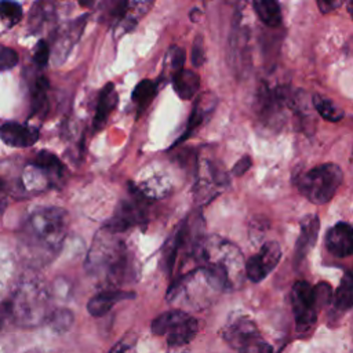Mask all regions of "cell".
Here are the masks:
<instances>
[{
  "mask_svg": "<svg viewBox=\"0 0 353 353\" xmlns=\"http://www.w3.org/2000/svg\"><path fill=\"white\" fill-rule=\"evenodd\" d=\"M197 331V320L179 309L164 312L152 321V332L160 336L164 335L171 347L188 345L196 336Z\"/></svg>",
  "mask_w": 353,
  "mask_h": 353,
  "instance_id": "5b68a950",
  "label": "cell"
},
{
  "mask_svg": "<svg viewBox=\"0 0 353 353\" xmlns=\"http://www.w3.org/2000/svg\"><path fill=\"white\" fill-rule=\"evenodd\" d=\"M117 105V92L114 90L113 83H108L99 92L98 98V105L95 109V116H94V130L98 131L101 130L106 121L112 110Z\"/></svg>",
  "mask_w": 353,
  "mask_h": 353,
  "instance_id": "2e32d148",
  "label": "cell"
},
{
  "mask_svg": "<svg viewBox=\"0 0 353 353\" xmlns=\"http://www.w3.org/2000/svg\"><path fill=\"white\" fill-rule=\"evenodd\" d=\"M109 353H131V347L125 343H117Z\"/></svg>",
  "mask_w": 353,
  "mask_h": 353,
  "instance_id": "1f68e13d",
  "label": "cell"
},
{
  "mask_svg": "<svg viewBox=\"0 0 353 353\" xmlns=\"http://www.w3.org/2000/svg\"><path fill=\"white\" fill-rule=\"evenodd\" d=\"M205 61V55H204V44H203V39L201 36H197L193 41V47H192V63L199 68L204 63Z\"/></svg>",
  "mask_w": 353,
  "mask_h": 353,
  "instance_id": "f1b7e54d",
  "label": "cell"
},
{
  "mask_svg": "<svg viewBox=\"0 0 353 353\" xmlns=\"http://www.w3.org/2000/svg\"><path fill=\"white\" fill-rule=\"evenodd\" d=\"M183 63H185V51L178 46H171L165 57L164 70H170V74L172 77L178 70L182 69Z\"/></svg>",
  "mask_w": 353,
  "mask_h": 353,
  "instance_id": "cb8c5ba5",
  "label": "cell"
},
{
  "mask_svg": "<svg viewBox=\"0 0 353 353\" xmlns=\"http://www.w3.org/2000/svg\"><path fill=\"white\" fill-rule=\"evenodd\" d=\"M222 338L237 353H272L255 323L244 316L229 320L222 328Z\"/></svg>",
  "mask_w": 353,
  "mask_h": 353,
  "instance_id": "277c9868",
  "label": "cell"
},
{
  "mask_svg": "<svg viewBox=\"0 0 353 353\" xmlns=\"http://www.w3.org/2000/svg\"><path fill=\"white\" fill-rule=\"evenodd\" d=\"M4 207H6V193H4L3 182L0 181V215L4 211Z\"/></svg>",
  "mask_w": 353,
  "mask_h": 353,
  "instance_id": "d6a6232c",
  "label": "cell"
},
{
  "mask_svg": "<svg viewBox=\"0 0 353 353\" xmlns=\"http://www.w3.org/2000/svg\"><path fill=\"white\" fill-rule=\"evenodd\" d=\"M341 4H342V1H334V0H319L317 1V7L320 8V11L323 14L334 11L335 8L341 7Z\"/></svg>",
  "mask_w": 353,
  "mask_h": 353,
  "instance_id": "4dcf8cb0",
  "label": "cell"
},
{
  "mask_svg": "<svg viewBox=\"0 0 353 353\" xmlns=\"http://www.w3.org/2000/svg\"><path fill=\"white\" fill-rule=\"evenodd\" d=\"M204 168L201 170L200 176H197V183L194 189V194L197 200H211L210 197H214L218 194L216 189H222L225 185H228V175L221 170L219 165H215V163L205 160Z\"/></svg>",
  "mask_w": 353,
  "mask_h": 353,
  "instance_id": "ba28073f",
  "label": "cell"
},
{
  "mask_svg": "<svg viewBox=\"0 0 353 353\" xmlns=\"http://www.w3.org/2000/svg\"><path fill=\"white\" fill-rule=\"evenodd\" d=\"M66 212L62 208H43L33 212L21 230L23 251L33 261L46 262L59 251L66 234Z\"/></svg>",
  "mask_w": 353,
  "mask_h": 353,
  "instance_id": "6da1fadb",
  "label": "cell"
},
{
  "mask_svg": "<svg viewBox=\"0 0 353 353\" xmlns=\"http://www.w3.org/2000/svg\"><path fill=\"white\" fill-rule=\"evenodd\" d=\"M325 248L338 258H345L353 254V226L346 222H338L328 229Z\"/></svg>",
  "mask_w": 353,
  "mask_h": 353,
  "instance_id": "30bf717a",
  "label": "cell"
},
{
  "mask_svg": "<svg viewBox=\"0 0 353 353\" xmlns=\"http://www.w3.org/2000/svg\"><path fill=\"white\" fill-rule=\"evenodd\" d=\"M0 15L15 23L22 17V7L14 1H0Z\"/></svg>",
  "mask_w": 353,
  "mask_h": 353,
  "instance_id": "484cf974",
  "label": "cell"
},
{
  "mask_svg": "<svg viewBox=\"0 0 353 353\" xmlns=\"http://www.w3.org/2000/svg\"><path fill=\"white\" fill-rule=\"evenodd\" d=\"M171 79H172V85L176 95L183 101L192 99L200 87L199 74L190 69L182 68Z\"/></svg>",
  "mask_w": 353,
  "mask_h": 353,
  "instance_id": "e0dca14e",
  "label": "cell"
},
{
  "mask_svg": "<svg viewBox=\"0 0 353 353\" xmlns=\"http://www.w3.org/2000/svg\"><path fill=\"white\" fill-rule=\"evenodd\" d=\"M48 80L46 76H40L32 85V114L39 112H44L48 108L47 91H48Z\"/></svg>",
  "mask_w": 353,
  "mask_h": 353,
  "instance_id": "7402d4cb",
  "label": "cell"
},
{
  "mask_svg": "<svg viewBox=\"0 0 353 353\" xmlns=\"http://www.w3.org/2000/svg\"><path fill=\"white\" fill-rule=\"evenodd\" d=\"M256 113L262 123L266 125L279 124L283 119V112L285 106L280 101L276 90H270L266 84H263L256 94Z\"/></svg>",
  "mask_w": 353,
  "mask_h": 353,
  "instance_id": "9c48e42d",
  "label": "cell"
},
{
  "mask_svg": "<svg viewBox=\"0 0 353 353\" xmlns=\"http://www.w3.org/2000/svg\"><path fill=\"white\" fill-rule=\"evenodd\" d=\"M334 306L342 312L353 307V272L343 274L334 294Z\"/></svg>",
  "mask_w": 353,
  "mask_h": 353,
  "instance_id": "d6986e66",
  "label": "cell"
},
{
  "mask_svg": "<svg viewBox=\"0 0 353 353\" xmlns=\"http://www.w3.org/2000/svg\"><path fill=\"white\" fill-rule=\"evenodd\" d=\"M331 298V287L320 283L312 287L307 281L299 280L291 288V306L298 331H307L317 320V310Z\"/></svg>",
  "mask_w": 353,
  "mask_h": 353,
  "instance_id": "3957f363",
  "label": "cell"
},
{
  "mask_svg": "<svg viewBox=\"0 0 353 353\" xmlns=\"http://www.w3.org/2000/svg\"><path fill=\"white\" fill-rule=\"evenodd\" d=\"M18 63V54L10 47H0V70H10Z\"/></svg>",
  "mask_w": 353,
  "mask_h": 353,
  "instance_id": "4316f807",
  "label": "cell"
},
{
  "mask_svg": "<svg viewBox=\"0 0 353 353\" xmlns=\"http://www.w3.org/2000/svg\"><path fill=\"white\" fill-rule=\"evenodd\" d=\"M87 21V14L76 18L70 23H68L62 30H59V34L55 40L54 46V63H61L68 57L69 51L72 50L73 44L79 40Z\"/></svg>",
  "mask_w": 353,
  "mask_h": 353,
  "instance_id": "4fadbf2b",
  "label": "cell"
},
{
  "mask_svg": "<svg viewBox=\"0 0 353 353\" xmlns=\"http://www.w3.org/2000/svg\"><path fill=\"white\" fill-rule=\"evenodd\" d=\"M347 8H349V12H350V15H352V18H353V1H350V3H349Z\"/></svg>",
  "mask_w": 353,
  "mask_h": 353,
  "instance_id": "836d02e7",
  "label": "cell"
},
{
  "mask_svg": "<svg viewBox=\"0 0 353 353\" xmlns=\"http://www.w3.org/2000/svg\"><path fill=\"white\" fill-rule=\"evenodd\" d=\"M312 103L316 109V112L325 120L331 121V123H336L341 121L345 116L343 110L330 98L320 95V94H314L312 97Z\"/></svg>",
  "mask_w": 353,
  "mask_h": 353,
  "instance_id": "ffe728a7",
  "label": "cell"
},
{
  "mask_svg": "<svg viewBox=\"0 0 353 353\" xmlns=\"http://www.w3.org/2000/svg\"><path fill=\"white\" fill-rule=\"evenodd\" d=\"M254 11L259 17V19L270 26L279 28L281 25V8L280 4L274 0H255L252 1Z\"/></svg>",
  "mask_w": 353,
  "mask_h": 353,
  "instance_id": "ac0fdd59",
  "label": "cell"
},
{
  "mask_svg": "<svg viewBox=\"0 0 353 353\" xmlns=\"http://www.w3.org/2000/svg\"><path fill=\"white\" fill-rule=\"evenodd\" d=\"M157 90H159L157 81H153V80H149V79L141 80L135 85L134 91H132V101L137 103L139 112L145 110L150 105L152 99L157 94Z\"/></svg>",
  "mask_w": 353,
  "mask_h": 353,
  "instance_id": "44dd1931",
  "label": "cell"
},
{
  "mask_svg": "<svg viewBox=\"0 0 353 353\" xmlns=\"http://www.w3.org/2000/svg\"><path fill=\"white\" fill-rule=\"evenodd\" d=\"M319 230H320V219L316 214L306 215L301 221V230H299V236L294 250L295 265H298L302 259H305L306 255L310 252V250L314 247L319 236Z\"/></svg>",
  "mask_w": 353,
  "mask_h": 353,
  "instance_id": "8fae6325",
  "label": "cell"
},
{
  "mask_svg": "<svg viewBox=\"0 0 353 353\" xmlns=\"http://www.w3.org/2000/svg\"><path fill=\"white\" fill-rule=\"evenodd\" d=\"M215 106H216V98L211 94H201L197 97V99L194 101V105H193V109H192V113H190V117L188 120V124H186V128H185V132L181 135V138L174 143V146L179 145L181 142H183L186 138H189L193 131L196 128H199L211 114L212 112L215 110Z\"/></svg>",
  "mask_w": 353,
  "mask_h": 353,
  "instance_id": "5bb4252c",
  "label": "cell"
},
{
  "mask_svg": "<svg viewBox=\"0 0 353 353\" xmlns=\"http://www.w3.org/2000/svg\"><path fill=\"white\" fill-rule=\"evenodd\" d=\"M135 294L130 292V291H120V290H112V291H103L97 294L95 296H92L90 299V302L87 303V310L90 312V314L98 317V316H103L105 313H108L119 301L123 299H131L134 298Z\"/></svg>",
  "mask_w": 353,
  "mask_h": 353,
  "instance_id": "9a60e30c",
  "label": "cell"
},
{
  "mask_svg": "<svg viewBox=\"0 0 353 353\" xmlns=\"http://www.w3.org/2000/svg\"><path fill=\"white\" fill-rule=\"evenodd\" d=\"M251 157L250 156H243L234 165H233V168H232V174L234 175V176H241L243 174H245L248 170H250V167H251Z\"/></svg>",
  "mask_w": 353,
  "mask_h": 353,
  "instance_id": "f546056e",
  "label": "cell"
},
{
  "mask_svg": "<svg viewBox=\"0 0 353 353\" xmlns=\"http://www.w3.org/2000/svg\"><path fill=\"white\" fill-rule=\"evenodd\" d=\"M0 138L8 146L29 148L39 141V131L34 127L10 121L0 127Z\"/></svg>",
  "mask_w": 353,
  "mask_h": 353,
  "instance_id": "7c38bea8",
  "label": "cell"
},
{
  "mask_svg": "<svg viewBox=\"0 0 353 353\" xmlns=\"http://www.w3.org/2000/svg\"><path fill=\"white\" fill-rule=\"evenodd\" d=\"M134 193H135L134 200L120 201L114 211V215L106 222L105 228L109 232L112 233L124 232L146 221L145 205H143V201L146 200V197H143L137 189H134Z\"/></svg>",
  "mask_w": 353,
  "mask_h": 353,
  "instance_id": "8992f818",
  "label": "cell"
},
{
  "mask_svg": "<svg viewBox=\"0 0 353 353\" xmlns=\"http://www.w3.org/2000/svg\"><path fill=\"white\" fill-rule=\"evenodd\" d=\"M281 258V248L276 241L265 243L261 250L248 258L244 265L245 276L252 283H259L277 266Z\"/></svg>",
  "mask_w": 353,
  "mask_h": 353,
  "instance_id": "52a82bcc",
  "label": "cell"
},
{
  "mask_svg": "<svg viewBox=\"0 0 353 353\" xmlns=\"http://www.w3.org/2000/svg\"><path fill=\"white\" fill-rule=\"evenodd\" d=\"M48 323L52 325L54 330L57 331H65L70 327V324L73 323V314L70 310L66 309H58L55 312H52L51 314H48L47 317Z\"/></svg>",
  "mask_w": 353,
  "mask_h": 353,
  "instance_id": "d4e9b609",
  "label": "cell"
},
{
  "mask_svg": "<svg viewBox=\"0 0 353 353\" xmlns=\"http://www.w3.org/2000/svg\"><path fill=\"white\" fill-rule=\"evenodd\" d=\"M34 168L40 170V171H46V172H51L57 176H59L63 171V164L61 163V160L52 154L51 152L47 150H40L36 157L33 159L32 164Z\"/></svg>",
  "mask_w": 353,
  "mask_h": 353,
  "instance_id": "603a6c76",
  "label": "cell"
},
{
  "mask_svg": "<svg viewBox=\"0 0 353 353\" xmlns=\"http://www.w3.org/2000/svg\"><path fill=\"white\" fill-rule=\"evenodd\" d=\"M50 59V47L48 44L44 41V40H40L36 47H34V51H33V61L37 66L43 68L47 65Z\"/></svg>",
  "mask_w": 353,
  "mask_h": 353,
  "instance_id": "83f0119b",
  "label": "cell"
},
{
  "mask_svg": "<svg viewBox=\"0 0 353 353\" xmlns=\"http://www.w3.org/2000/svg\"><path fill=\"white\" fill-rule=\"evenodd\" d=\"M352 160H353V152H352Z\"/></svg>",
  "mask_w": 353,
  "mask_h": 353,
  "instance_id": "e575fe53",
  "label": "cell"
},
{
  "mask_svg": "<svg viewBox=\"0 0 353 353\" xmlns=\"http://www.w3.org/2000/svg\"><path fill=\"white\" fill-rule=\"evenodd\" d=\"M342 179L343 174L338 164L324 163L298 175L295 183L310 203L321 205L334 197Z\"/></svg>",
  "mask_w": 353,
  "mask_h": 353,
  "instance_id": "7a4b0ae2",
  "label": "cell"
}]
</instances>
